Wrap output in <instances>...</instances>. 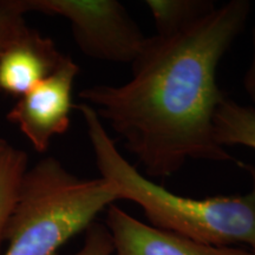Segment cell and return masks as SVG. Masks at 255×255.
I'll return each mask as SVG.
<instances>
[{"instance_id":"13","label":"cell","mask_w":255,"mask_h":255,"mask_svg":"<svg viewBox=\"0 0 255 255\" xmlns=\"http://www.w3.org/2000/svg\"><path fill=\"white\" fill-rule=\"evenodd\" d=\"M244 88L252 103L255 105V28L253 31V57L244 77ZM255 108V107H254Z\"/></svg>"},{"instance_id":"2","label":"cell","mask_w":255,"mask_h":255,"mask_svg":"<svg viewBox=\"0 0 255 255\" xmlns=\"http://www.w3.org/2000/svg\"><path fill=\"white\" fill-rule=\"evenodd\" d=\"M75 108L84 120L101 177L113 184L120 200L141 207L150 226L214 246L244 244L255 254V165L237 161L253 182L244 195L182 196L139 173L121 154L90 105L82 103Z\"/></svg>"},{"instance_id":"14","label":"cell","mask_w":255,"mask_h":255,"mask_svg":"<svg viewBox=\"0 0 255 255\" xmlns=\"http://www.w3.org/2000/svg\"><path fill=\"white\" fill-rule=\"evenodd\" d=\"M7 146H8V143L6 142L4 138H1V137H0V152H1L2 150H5Z\"/></svg>"},{"instance_id":"10","label":"cell","mask_w":255,"mask_h":255,"mask_svg":"<svg viewBox=\"0 0 255 255\" xmlns=\"http://www.w3.org/2000/svg\"><path fill=\"white\" fill-rule=\"evenodd\" d=\"M26 152L8 145L0 152V247L17 205L21 181L28 169Z\"/></svg>"},{"instance_id":"4","label":"cell","mask_w":255,"mask_h":255,"mask_svg":"<svg viewBox=\"0 0 255 255\" xmlns=\"http://www.w3.org/2000/svg\"><path fill=\"white\" fill-rule=\"evenodd\" d=\"M24 13L39 12L65 18L76 45L85 56L102 62L133 63L145 37L117 0H19Z\"/></svg>"},{"instance_id":"5","label":"cell","mask_w":255,"mask_h":255,"mask_svg":"<svg viewBox=\"0 0 255 255\" xmlns=\"http://www.w3.org/2000/svg\"><path fill=\"white\" fill-rule=\"evenodd\" d=\"M79 66L71 57L27 94L19 97L7 114V120L19 128L34 150L45 152L53 137L63 135L70 127L72 90Z\"/></svg>"},{"instance_id":"8","label":"cell","mask_w":255,"mask_h":255,"mask_svg":"<svg viewBox=\"0 0 255 255\" xmlns=\"http://www.w3.org/2000/svg\"><path fill=\"white\" fill-rule=\"evenodd\" d=\"M144 4L159 37L175 36L216 8L212 0H146Z\"/></svg>"},{"instance_id":"7","label":"cell","mask_w":255,"mask_h":255,"mask_svg":"<svg viewBox=\"0 0 255 255\" xmlns=\"http://www.w3.org/2000/svg\"><path fill=\"white\" fill-rule=\"evenodd\" d=\"M64 58L55 41L32 30L0 56V94L21 97L55 71Z\"/></svg>"},{"instance_id":"3","label":"cell","mask_w":255,"mask_h":255,"mask_svg":"<svg viewBox=\"0 0 255 255\" xmlns=\"http://www.w3.org/2000/svg\"><path fill=\"white\" fill-rule=\"evenodd\" d=\"M116 201L119 194L104 178H79L55 157L43 158L21 181L4 255H56Z\"/></svg>"},{"instance_id":"9","label":"cell","mask_w":255,"mask_h":255,"mask_svg":"<svg viewBox=\"0 0 255 255\" xmlns=\"http://www.w3.org/2000/svg\"><path fill=\"white\" fill-rule=\"evenodd\" d=\"M214 131L223 148L242 145L255 150V108L225 98L215 113Z\"/></svg>"},{"instance_id":"11","label":"cell","mask_w":255,"mask_h":255,"mask_svg":"<svg viewBox=\"0 0 255 255\" xmlns=\"http://www.w3.org/2000/svg\"><path fill=\"white\" fill-rule=\"evenodd\" d=\"M32 30L19 0H0V56Z\"/></svg>"},{"instance_id":"12","label":"cell","mask_w":255,"mask_h":255,"mask_svg":"<svg viewBox=\"0 0 255 255\" xmlns=\"http://www.w3.org/2000/svg\"><path fill=\"white\" fill-rule=\"evenodd\" d=\"M85 234L84 244L72 255H114V245L107 226L94 222Z\"/></svg>"},{"instance_id":"6","label":"cell","mask_w":255,"mask_h":255,"mask_svg":"<svg viewBox=\"0 0 255 255\" xmlns=\"http://www.w3.org/2000/svg\"><path fill=\"white\" fill-rule=\"evenodd\" d=\"M114 255H255L251 250L197 242L144 223L116 205L107 210Z\"/></svg>"},{"instance_id":"1","label":"cell","mask_w":255,"mask_h":255,"mask_svg":"<svg viewBox=\"0 0 255 255\" xmlns=\"http://www.w3.org/2000/svg\"><path fill=\"white\" fill-rule=\"evenodd\" d=\"M251 9L248 0H231L175 36L148 37L129 82L79 92L149 176H171L190 158L235 161L215 138L214 116L226 98L216 72Z\"/></svg>"}]
</instances>
